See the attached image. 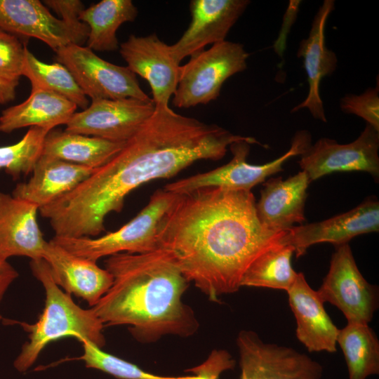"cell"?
<instances>
[{
    "label": "cell",
    "mask_w": 379,
    "mask_h": 379,
    "mask_svg": "<svg viewBox=\"0 0 379 379\" xmlns=\"http://www.w3.org/2000/svg\"><path fill=\"white\" fill-rule=\"evenodd\" d=\"M239 140L255 138L181 115L169 106H155L112 160L53 202V213L70 236H97L105 231L107 215L120 212L132 191L153 180L174 176L197 161L219 160Z\"/></svg>",
    "instance_id": "obj_1"
},
{
    "label": "cell",
    "mask_w": 379,
    "mask_h": 379,
    "mask_svg": "<svg viewBox=\"0 0 379 379\" xmlns=\"http://www.w3.org/2000/svg\"><path fill=\"white\" fill-rule=\"evenodd\" d=\"M251 191L207 187L179 194L161 220L158 247L211 301L241 288L252 262L286 231L260 222Z\"/></svg>",
    "instance_id": "obj_2"
},
{
    "label": "cell",
    "mask_w": 379,
    "mask_h": 379,
    "mask_svg": "<svg viewBox=\"0 0 379 379\" xmlns=\"http://www.w3.org/2000/svg\"><path fill=\"white\" fill-rule=\"evenodd\" d=\"M105 265L113 283L91 307L105 326L126 325L143 343L197 332L195 314L182 300L190 282L164 251L119 253Z\"/></svg>",
    "instance_id": "obj_3"
},
{
    "label": "cell",
    "mask_w": 379,
    "mask_h": 379,
    "mask_svg": "<svg viewBox=\"0 0 379 379\" xmlns=\"http://www.w3.org/2000/svg\"><path fill=\"white\" fill-rule=\"evenodd\" d=\"M30 267L45 289V307L34 324L15 321L29 333V340L23 344L15 359L14 368L21 373L27 371L48 343L64 337H74L102 349L105 345V326L93 310L80 307L70 294L59 288L43 258L31 260Z\"/></svg>",
    "instance_id": "obj_4"
},
{
    "label": "cell",
    "mask_w": 379,
    "mask_h": 379,
    "mask_svg": "<svg viewBox=\"0 0 379 379\" xmlns=\"http://www.w3.org/2000/svg\"><path fill=\"white\" fill-rule=\"evenodd\" d=\"M178 195L164 189L157 190L132 220L117 231L98 238L54 237L51 240L71 253L95 262L119 253H145L157 250L159 225Z\"/></svg>",
    "instance_id": "obj_5"
},
{
    "label": "cell",
    "mask_w": 379,
    "mask_h": 379,
    "mask_svg": "<svg viewBox=\"0 0 379 379\" xmlns=\"http://www.w3.org/2000/svg\"><path fill=\"white\" fill-rule=\"evenodd\" d=\"M248 56L242 44L225 40L192 55L180 65L173 105L189 108L217 99L224 82L246 69Z\"/></svg>",
    "instance_id": "obj_6"
},
{
    "label": "cell",
    "mask_w": 379,
    "mask_h": 379,
    "mask_svg": "<svg viewBox=\"0 0 379 379\" xmlns=\"http://www.w3.org/2000/svg\"><path fill=\"white\" fill-rule=\"evenodd\" d=\"M250 144L258 140H239L230 148L232 159L227 164L205 173H198L167 184L164 189L176 194H185L207 187H220L230 190H246L265 181L266 178L283 171V164L291 157L302 155L311 145V135L307 131H298L293 136L289 149L279 158L262 165L248 163Z\"/></svg>",
    "instance_id": "obj_7"
},
{
    "label": "cell",
    "mask_w": 379,
    "mask_h": 379,
    "mask_svg": "<svg viewBox=\"0 0 379 379\" xmlns=\"http://www.w3.org/2000/svg\"><path fill=\"white\" fill-rule=\"evenodd\" d=\"M58 62L71 72L91 100L135 98L152 100L140 88L136 75L126 66L105 60L87 46L69 44L55 51Z\"/></svg>",
    "instance_id": "obj_8"
},
{
    "label": "cell",
    "mask_w": 379,
    "mask_h": 379,
    "mask_svg": "<svg viewBox=\"0 0 379 379\" xmlns=\"http://www.w3.org/2000/svg\"><path fill=\"white\" fill-rule=\"evenodd\" d=\"M323 302L338 308L347 322L367 324L378 307V288L359 270L348 244L335 246L328 272L317 291Z\"/></svg>",
    "instance_id": "obj_9"
},
{
    "label": "cell",
    "mask_w": 379,
    "mask_h": 379,
    "mask_svg": "<svg viewBox=\"0 0 379 379\" xmlns=\"http://www.w3.org/2000/svg\"><path fill=\"white\" fill-rule=\"evenodd\" d=\"M240 379H321L323 367L307 354L291 347L267 343L253 331L237 338Z\"/></svg>",
    "instance_id": "obj_10"
},
{
    "label": "cell",
    "mask_w": 379,
    "mask_h": 379,
    "mask_svg": "<svg viewBox=\"0 0 379 379\" xmlns=\"http://www.w3.org/2000/svg\"><path fill=\"white\" fill-rule=\"evenodd\" d=\"M379 131L366 124L353 142L340 144L328 138L319 139L301 155L298 162L310 182L335 172L364 171L379 177Z\"/></svg>",
    "instance_id": "obj_11"
},
{
    "label": "cell",
    "mask_w": 379,
    "mask_h": 379,
    "mask_svg": "<svg viewBox=\"0 0 379 379\" xmlns=\"http://www.w3.org/2000/svg\"><path fill=\"white\" fill-rule=\"evenodd\" d=\"M154 108L153 100L131 98L93 100L86 109L72 116L65 131L113 142H127Z\"/></svg>",
    "instance_id": "obj_12"
},
{
    "label": "cell",
    "mask_w": 379,
    "mask_h": 379,
    "mask_svg": "<svg viewBox=\"0 0 379 379\" xmlns=\"http://www.w3.org/2000/svg\"><path fill=\"white\" fill-rule=\"evenodd\" d=\"M119 53L129 69L148 82L154 105L168 107L177 88L180 68L171 46L156 34H131L119 45Z\"/></svg>",
    "instance_id": "obj_13"
},
{
    "label": "cell",
    "mask_w": 379,
    "mask_h": 379,
    "mask_svg": "<svg viewBox=\"0 0 379 379\" xmlns=\"http://www.w3.org/2000/svg\"><path fill=\"white\" fill-rule=\"evenodd\" d=\"M378 230L379 202L375 198L368 197L346 213L324 221L291 227L286 231L281 244L293 246L298 258L314 244L328 242L338 246L348 244L358 235Z\"/></svg>",
    "instance_id": "obj_14"
},
{
    "label": "cell",
    "mask_w": 379,
    "mask_h": 379,
    "mask_svg": "<svg viewBox=\"0 0 379 379\" xmlns=\"http://www.w3.org/2000/svg\"><path fill=\"white\" fill-rule=\"evenodd\" d=\"M249 4L248 0L191 1V22L178 41L171 46L175 60L180 62L208 44L225 41Z\"/></svg>",
    "instance_id": "obj_15"
},
{
    "label": "cell",
    "mask_w": 379,
    "mask_h": 379,
    "mask_svg": "<svg viewBox=\"0 0 379 379\" xmlns=\"http://www.w3.org/2000/svg\"><path fill=\"white\" fill-rule=\"evenodd\" d=\"M42 258L48 263L58 286L83 298L91 307L112 285L113 277L106 269L71 253L51 239L45 244Z\"/></svg>",
    "instance_id": "obj_16"
},
{
    "label": "cell",
    "mask_w": 379,
    "mask_h": 379,
    "mask_svg": "<svg viewBox=\"0 0 379 379\" xmlns=\"http://www.w3.org/2000/svg\"><path fill=\"white\" fill-rule=\"evenodd\" d=\"M38 210L31 202L0 192V259H42L46 241L37 222Z\"/></svg>",
    "instance_id": "obj_17"
},
{
    "label": "cell",
    "mask_w": 379,
    "mask_h": 379,
    "mask_svg": "<svg viewBox=\"0 0 379 379\" xmlns=\"http://www.w3.org/2000/svg\"><path fill=\"white\" fill-rule=\"evenodd\" d=\"M333 8L334 1H324L314 18L308 37L300 43L297 56L302 58L309 91L305 99L291 109L295 112L307 108L314 118L323 122L327 119L320 96V84L324 77L336 69L338 63L335 53L327 48L325 41L326 23Z\"/></svg>",
    "instance_id": "obj_18"
},
{
    "label": "cell",
    "mask_w": 379,
    "mask_h": 379,
    "mask_svg": "<svg viewBox=\"0 0 379 379\" xmlns=\"http://www.w3.org/2000/svg\"><path fill=\"white\" fill-rule=\"evenodd\" d=\"M295 321L298 340L308 352H336L339 328L333 324L317 291L307 282L304 274L286 291Z\"/></svg>",
    "instance_id": "obj_19"
},
{
    "label": "cell",
    "mask_w": 379,
    "mask_h": 379,
    "mask_svg": "<svg viewBox=\"0 0 379 379\" xmlns=\"http://www.w3.org/2000/svg\"><path fill=\"white\" fill-rule=\"evenodd\" d=\"M0 28L15 36L39 39L54 51L77 44L72 31L39 0H0Z\"/></svg>",
    "instance_id": "obj_20"
},
{
    "label": "cell",
    "mask_w": 379,
    "mask_h": 379,
    "mask_svg": "<svg viewBox=\"0 0 379 379\" xmlns=\"http://www.w3.org/2000/svg\"><path fill=\"white\" fill-rule=\"evenodd\" d=\"M310 183L303 171L286 180L281 177L267 180L255 204L261 225L275 232L288 230L295 223L302 225L305 221V205Z\"/></svg>",
    "instance_id": "obj_21"
},
{
    "label": "cell",
    "mask_w": 379,
    "mask_h": 379,
    "mask_svg": "<svg viewBox=\"0 0 379 379\" xmlns=\"http://www.w3.org/2000/svg\"><path fill=\"white\" fill-rule=\"evenodd\" d=\"M95 170L41 155L31 178L18 183L12 195L35 204L39 209L72 192Z\"/></svg>",
    "instance_id": "obj_22"
},
{
    "label": "cell",
    "mask_w": 379,
    "mask_h": 379,
    "mask_svg": "<svg viewBox=\"0 0 379 379\" xmlns=\"http://www.w3.org/2000/svg\"><path fill=\"white\" fill-rule=\"evenodd\" d=\"M77 106L65 98L44 90H31L22 102L3 110L0 115V132L10 133L29 126L49 131L66 125Z\"/></svg>",
    "instance_id": "obj_23"
},
{
    "label": "cell",
    "mask_w": 379,
    "mask_h": 379,
    "mask_svg": "<svg viewBox=\"0 0 379 379\" xmlns=\"http://www.w3.org/2000/svg\"><path fill=\"white\" fill-rule=\"evenodd\" d=\"M126 143L52 129L46 135L41 155L98 169L112 160Z\"/></svg>",
    "instance_id": "obj_24"
},
{
    "label": "cell",
    "mask_w": 379,
    "mask_h": 379,
    "mask_svg": "<svg viewBox=\"0 0 379 379\" xmlns=\"http://www.w3.org/2000/svg\"><path fill=\"white\" fill-rule=\"evenodd\" d=\"M137 15L138 8L131 0H102L85 8L80 20L89 28L87 47L97 51L117 50L119 27Z\"/></svg>",
    "instance_id": "obj_25"
},
{
    "label": "cell",
    "mask_w": 379,
    "mask_h": 379,
    "mask_svg": "<svg viewBox=\"0 0 379 379\" xmlns=\"http://www.w3.org/2000/svg\"><path fill=\"white\" fill-rule=\"evenodd\" d=\"M337 343L344 354L349 379L379 374V340L368 324L347 322L339 329Z\"/></svg>",
    "instance_id": "obj_26"
},
{
    "label": "cell",
    "mask_w": 379,
    "mask_h": 379,
    "mask_svg": "<svg viewBox=\"0 0 379 379\" xmlns=\"http://www.w3.org/2000/svg\"><path fill=\"white\" fill-rule=\"evenodd\" d=\"M294 252L293 246L283 244L265 251L245 271L241 287H262L287 291L298 276L291 265Z\"/></svg>",
    "instance_id": "obj_27"
},
{
    "label": "cell",
    "mask_w": 379,
    "mask_h": 379,
    "mask_svg": "<svg viewBox=\"0 0 379 379\" xmlns=\"http://www.w3.org/2000/svg\"><path fill=\"white\" fill-rule=\"evenodd\" d=\"M30 81L32 90H44L60 95L82 109L89 101L71 72L59 62L46 63L39 60L25 46L23 75Z\"/></svg>",
    "instance_id": "obj_28"
},
{
    "label": "cell",
    "mask_w": 379,
    "mask_h": 379,
    "mask_svg": "<svg viewBox=\"0 0 379 379\" xmlns=\"http://www.w3.org/2000/svg\"><path fill=\"white\" fill-rule=\"evenodd\" d=\"M50 131L30 127L22 139L13 145L0 147V170L13 179L32 173L41 156L46 135Z\"/></svg>",
    "instance_id": "obj_29"
},
{
    "label": "cell",
    "mask_w": 379,
    "mask_h": 379,
    "mask_svg": "<svg viewBox=\"0 0 379 379\" xmlns=\"http://www.w3.org/2000/svg\"><path fill=\"white\" fill-rule=\"evenodd\" d=\"M84 354L75 359L87 368L100 370L119 379H206L198 375L163 376L142 370L137 365L109 354L87 341L81 342Z\"/></svg>",
    "instance_id": "obj_30"
},
{
    "label": "cell",
    "mask_w": 379,
    "mask_h": 379,
    "mask_svg": "<svg viewBox=\"0 0 379 379\" xmlns=\"http://www.w3.org/2000/svg\"><path fill=\"white\" fill-rule=\"evenodd\" d=\"M25 46L16 36L0 28V77L19 83L23 75Z\"/></svg>",
    "instance_id": "obj_31"
},
{
    "label": "cell",
    "mask_w": 379,
    "mask_h": 379,
    "mask_svg": "<svg viewBox=\"0 0 379 379\" xmlns=\"http://www.w3.org/2000/svg\"><path fill=\"white\" fill-rule=\"evenodd\" d=\"M343 112L355 114L379 131L378 82L375 88H368L361 95L347 94L340 99Z\"/></svg>",
    "instance_id": "obj_32"
},
{
    "label": "cell",
    "mask_w": 379,
    "mask_h": 379,
    "mask_svg": "<svg viewBox=\"0 0 379 379\" xmlns=\"http://www.w3.org/2000/svg\"><path fill=\"white\" fill-rule=\"evenodd\" d=\"M42 3L55 13L60 15L61 20L72 31L77 44L82 46L86 42L89 28L80 20V15L85 9L79 0H45Z\"/></svg>",
    "instance_id": "obj_33"
},
{
    "label": "cell",
    "mask_w": 379,
    "mask_h": 379,
    "mask_svg": "<svg viewBox=\"0 0 379 379\" xmlns=\"http://www.w3.org/2000/svg\"><path fill=\"white\" fill-rule=\"evenodd\" d=\"M18 276L17 270L7 260L0 259V303L6 291ZM2 319L0 312V320Z\"/></svg>",
    "instance_id": "obj_34"
},
{
    "label": "cell",
    "mask_w": 379,
    "mask_h": 379,
    "mask_svg": "<svg viewBox=\"0 0 379 379\" xmlns=\"http://www.w3.org/2000/svg\"><path fill=\"white\" fill-rule=\"evenodd\" d=\"M19 83L10 81L0 77V105L13 100Z\"/></svg>",
    "instance_id": "obj_35"
}]
</instances>
